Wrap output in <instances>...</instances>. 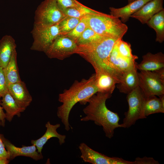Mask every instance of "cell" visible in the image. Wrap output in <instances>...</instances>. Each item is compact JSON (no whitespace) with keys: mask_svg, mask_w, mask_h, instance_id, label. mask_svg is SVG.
Listing matches in <instances>:
<instances>
[{"mask_svg":"<svg viewBox=\"0 0 164 164\" xmlns=\"http://www.w3.org/2000/svg\"><path fill=\"white\" fill-rule=\"evenodd\" d=\"M112 94L97 92L86 102L88 105L83 109L85 115L80 119L82 121H92L97 125L102 126L105 136L109 138L114 136L115 128H123L119 124V117L117 113L108 108L106 105V100Z\"/></svg>","mask_w":164,"mask_h":164,"instance_id":"obj_1","label":"cell"},{"mask_svg":"<svg viewBox=\"0 0 164 164\" xmlns=\"http://www.w3.org/2000/svg\"><path fill=\"white\" fill-rule=\"evenodd\" d=\"M95 79L94 73L87 79H84L80 81L76 80L69 89L59 94L58 100L62 104L58 108L57 115L67 131L71 128L69 117L73 106L78 102L81 104H86L88 99L98 92Z\"/></svg>","mask_w":164,"mask_h":164,"instance_id":"obj_2","label":"cell"},{"mask_svg":"<svg viewBox=\"0 0 164 164\" xmlns=\"http://www.w3.org/2000/svg\"><path fill=\"white\" fill-rule=\"evenodd\" d=\"M118 39L104 37L96 42L78 45L75 53L79 55L90 63L95 70L104 69L118 78L110 69L108 60L110 53Z\"/></svg>","mask_w":164,"mask_h":164,"instance_id":"obj_3","label":"cell"},{"mask_svg":"<svg viewBox=\"0 0 164 164\" xmlns=\"http://www.w3.org/2000/svg\"><path fill=\"white\" fill-rule=\"evenodd\" d=\"M86 16L89 27L103 37L122 39L128 29L127 26L119 18L111 15L101 12Z\"/></svg>","mask_w":164,"mask_h":164,"instance_id":"obj_4","label":"cell"},{"mask_svg":"<svg viewBox=\"0 0 164 164\" xmlns=\"http://www.w3.org/2000/svg\"><path fill=\"white\" fill-rule=\"evenodd\" d=\"M147 98L138 86L127 94L128 108L124 114L121 124L123 128H129L138 120L146 118L144 115V108Z\"/></svg>","mask_w":164,"mask_h":164,"instance_id":"obj_5","label":"cell"},{"mask_svg":"<svg viewBox=\"0 0 164 164\" xmlns=\"http://www.w3.org/2000/svg\"><path fill=\"white\" fill-rule=\"evenodd\" d=\"M66 16L55 0H44L35 11L34 24L51 26L59 23Z\"/></svg>","mask_w":164,"mask_h":164,"instance_id":"obj_6","label":"cell"},{"mask_svg":"<svg viewBox=\"0 0 164 164\" xmlns=\"http://www.w3.org/2000/svg\"><path fill=\"white\" fill-rule=\"evenodd\" d=\"M31 33L33 41L30 49L45 53L56 38L60 34L59 23L50 26L34 24Z\"/></svg>","mask_w":164,"mask_h":164,"instance_id":"obj_7","label":"cell"},{"mask_svg":"<svg viewBox=\"0 0 164 164\" xmlns=\"http://www.w3.org/2000/svg\"><path fill=\"white\" fill-rule=\"evenodd\" d=\"M77 46L73 39L66 36L60 34L45 53L50 58L63 60L75 54Z\"/></svg>","mask_w":164,"mask_h":164,"instance_id":"obj_8","label":"cell"},{"mask_svg":"<svg viewBox=\"0 0 164 164\" xmlns=\"http://www.w3.org/2000/svg\"><path fill=\"white\" fill-rule=\"evenodd\" d=\"M138 86L145 96H159L164 94V80L153 71H140L138 72Z\"/></svg>","mask_w":164,"mask_h":164,"instance_id":"obj_9","label":"cell"},{"mask_svg":"<svg viewBox=\"0 0 164 164\" xmlns=\"http://www.w3.org/2000/svg\"><path fill=\"white\" fill-rule=\"evenodd\" d=\"M79 148L81 154L80 157L85 162L92 164H138L136 159L130 161L121 158L108 156L95 151L83 142L80 144Z\"/></svg>","mask_w":164,"mask_h":164,"instance_id":"obj_10","label":"cell"},{"mask_svg":"<svg viewBox=\"0 0 164 164\" xmlns=\"http://www.w3.org/2000/svg\"><path fill=\"white\" fill-rule=\"evenodd\" d=\"M135 60L120 56L114 44L109 57L108 66L114 74L121 78L124 73L137 66Z\"/></svg>","mask_w":164,"mask_h":164,"instance_id":"obj_11","label":"cell"},{"mask_svg":"<svg viewBox=\"0 0 164 164\" xmlns=\"http://www.w3.org/2000/svg\"><path fill=\"white\" fill-rule=\"evenodd\" d=\"M0 136L9 154L10 161L20 156L29 157L36 161L43 159V155L36 151L34 145L30 146L22 145V147H18L5 138L3 135L0 134Z\"/></svg>","mask_w":164,"mask_h":164,"instance_id":"obj_12","label":"cell"},{"mask_svg":"<svg viewBox=\"0 0 164 164\" xmlns=\"http://www.w3.org/2000/svg\"><path fill=\"white\" fill-rule=\"evenodd\" d=\"M95 83L98 92L112 94L120 80L111 73L101 68L95 70Z\"/></svg>","mask_w":164,"mask_h":164,"instance_id":"obj_13","label":"cell"},{"mask_svg":"<svg viewBox=\"0 0 164 164\" xmlns=\"http://www.w3.org/2000/svg\"><path fill=\"white\" fill-rule=\"evenodd\" d=\"M9 91L17 103L25 110L32 101L25 83L22 80L8 85Z\"/></svg>","mask_w":164,"mask_h":164,"instance_id":"obj_14","label":"cell"},{"mask_svg":"<svg viewBox=\"0 0 164 164\" xmlns=\"http://www.w3.org/2000/svg\"><path fill=\"white\" fill-rule=\"evenodd\" d=\"M164 9L163 0H151L131 15L130 17L137 19L142 24H145L154 15Z\"/></svg>","mask_w":164,"mask_h":164,"instance_id":"obj_15","label":"cell"},{"mask_svg":"<svg viewBox=\"0 0 164 164\" xmlns=\"http://www.w3.org/2000/svg\"><path fill=\"white\" fill-rule=\"evenodd\" d=\"M140 71H153L164 68V54L161 52L153 54L148 52L142 56L141 62L137 64Z\"/></svg>","mask_w":164,"mask_h":164,"instance_id":"obj_16","label":"cell"},{"mask_svg":"<svg viewBox=\"0 0 164 164\" xmlns=\"http://www.w3.org/2000/svg\"><path fill=\"white\" fill-rule=\"evenodd\" d=\"M151 0H136L121 8L110 7L109 8L110 15L116 17L120 18L122 22L125 23L128 20L131 15Z\"/></svg>","mask_w":164,"mask_h":164,"instance_id":"obj_17","label":"cell"},{"mask_svg":"<svg viewBox=\"0 0 164 164\" xmlns=\"http://www.w3.org/2000/svg\"><path fill=\"white\" fill-rule=\"evenodd\" d=\"M60 126V124L53 125L48 121L45 125L46 130L44 134L37 140H31V144L36 146L38 152L41 153L44 145L50 139L53 137H56L58 139L60 145L65 142L66 136L59 134L56 131L57 129Z\"/></svg>","mask_w":164,"mask_h":164,"instance_id":"obj_18","label":"cell"},{"mask_svg":"<svg viewBox=\"0 0 164 164\" xmlns=\"http://www.w3.org/2000/svg\"><path fill=\"white\" fill-rule=\"evenodd\" d=\"M137 66L123 74L120 82L116 84L119 91L127 94L138 86Z\"/></svg>","mask_w":164,"mask_h":164,"instance_id":"obj_19","label":"cell"},{"mask_svg":"<svg viewBox=\"0 0 164 164\" xmlns=\"http://www.w3.org/2000/svg\"><path fill=\"white\" fill-rule=\"evenodd\" d=\"M16 47L15 40L10 35H5L0 40V65L3 68L8 64Z\"/></svg>","mask_w":164,"mask_h":164,"instance_id":"obj_20","label":"cell"},{"mask_svg":"<svg viewBox=\"0 0 164 164\" xmlns=\"http://www.w3.org/2000/svg\"><path fill=\"white\" fill-rule=\"evenodd\" d=\"M2 98L1 105L6 111L5 119L9 122L15 115L19 117L21 113L25 111L18 104L9 91Z\"/></svg>","mask_w":164,"mask_h":164,"instance_id":"obj_21","label":"cell"},{"mask_svg":"<svg viewBox=\"0 0 164 164\" xmlns=\"http://www.w3.org/2000/svg\"><path fill=\"white\" fill-rule=\"evenodd\" d=\"M16 50L13 52L11 58L3 71L8 85L21 81L17 66Z\"/></svg>","mask_w":164,"mask_h":164,"instance_id":"obj_22","label":"cell"},{"mask_svg":"<svg viewBox=\"0 0 164 164\" xmlns=\"http://www.w3.org/2000/svg\"><path fill=\"white\" fill-rule=\"evenodd\" d=\"M146 24L155 31V41L162 43L164 41V9L154 15Z\"/></svg>","mask_w":164,"mask_h":164,"instance_id":"obj_23","label":"cell"},{"mask_svg":"<svg viewBox=\"0 0 164 164\" xmlns=\"http://www.w3.org/2000/svg\"><path fill=\"white\" fill-rule=\"evenodd\" d=\"M164 113V94L157 97L152 95L147 98L145 106L144 115L148 116L155 113Z\"/></svg>","mask_w":164,"mask_h":164,"instance_id":"obj_24","label":"cell"},{"mask_svg":"<svg viewBox=\"0 0 164 164\" xmlns=\"http://www.w3.org/2000/svg\"><path fill=\"white\" fill-rule=\"evenodd\" d=\"M62 11L66 16L78 18H81L88 14L101 13L83 4L78 7L67 8L62 10Z\"/></svg>","mask_w":164,"mask_h":164,"instance_id":"obj_25","label":"cell"},{"mask_svg":"<svg viewBox=\"0 0 164 164\" xmlns=\"http://www.w3.org/2000/svg\"><path fill=\"white\" fill-rule=\"evenodd\" d=\"M104 37L99 35L89 27L83 32L76 41L77 45L88 44L99 41Z\"/></svg>","mask_w":164,"mask_h":164,"instance_id":"obj_26","label":"cell"},{"mask_svg":"<svg viewBox=\"0 0 164 164\" xmlns=\"http://www.w3.org/2000/svg\"><path fill=\"white\" fill-rule=\"evenodd\" d=\"M81 18L66 16L59 23L60 34L65 35L72 30L78 23Z\"/></svg>","mask_w":164,"mask_h":164,"instance_id":"obj_27","label":"cell"},{"mask_svg":"<svg viewBox=\"0 0 164 164\" xmlns=\"http://www.w3.org/2000/svg\"><path fill=\"white\" fill-rule=\"evenodd\" d=\"M115 46L119 54L123 57L134 60L138 59L137 56L132 54L130 44L123 40L122 39H118L115 43Z\"/></svg>","mask_w":164,"mask_h":164,"instance_id":"obj_28","label":"cell"},{"mask_svg":"<svg viewBox=\"0 0 164 164\" xmlns=\"http://www.w3.org/2000/svg\"><path fill=\"white\" fill-rule=\"evenodd\" d=\"M88 26L87 20L86 15L82 17L76 27L71 31L65 35L76 41Z\"/></svg>","mask_w":164,"mask_h":164,"instance_id":"obj_29","label":"cell"},{"mask_svg":"<svg viewBox=\"0 0 164 164\" xmlns=\"http://www.w3.org/2000/svg\"><path fill=\"white\" fill-rule=\"evenodd\" d=\"M55 0L58 6L61 11L67 8L78 7L82 5L77 0Z\"/></svg>","mask_w":164,"mask_h":164,"instance_id":"obj_30","label":"cell"},{"mask_svg":"<svg viewBox=\"0 0 164 164\" xmlns=\"http://www.w3.org/2000/svg\"><path fill=\"white\" fill-rule=\"evenodd\" d=\"M8 91L3 68L0 65V97H2Z\"/></svg>","mask_w":164,"mask_h":164,"instance_id":"obj_31","label":"cell"},{"mask_svg":"<svg viewBox=\"0 0 164 164\" xmlns=\"http://www.w3.org/2000/svg\"><path fill=\"white\" fill-rule=\"evenodd\" d=\"M0 157L9 159V154L0 136Z\"/></svg>","mask_w":164,"mask_h":164,"instance_id":"obj_32","label":"cell"},{"mask_svg":"<svg viewBox=\"0 0 164 164\" xmlns=\"http://www.w3.org/2000/svg\"><path fill=\"white\" fill-rule=\"evenodd\" d=\"M0 97V125L4 127L5 119V115L3 111V108L1 106V101Z\"/></svg>","mask_w":164,"mask_h":164,"instance_id":"obj_33","label":"cell"},{"mask_svg":"<svg viewBox=\"0 0 164 164\" xmlns=\"http://www.w3.org/2000/svg\"><path fill=\"white\" fill-rule=\"evenodd\" d=\"M9 161V160L7 158L0 157V164H8Z\"/></svg>","mask_w":164,"mask_h":164,"instance_id":"obj_34","label":"cell"},{"mask_svg":"<svg viewBox=\"0 0 164 164\" xmlns=\"http://www.w3.org/2000/svg\"><path fill=\"white\" fill-rule=\"evenodd\" d=\"M128 0V3H129L136 0Z\"/></svg>","mask_w":164,"mask_h":164,"instance_id":"obj_35","label":"cell"}]
</instances>
